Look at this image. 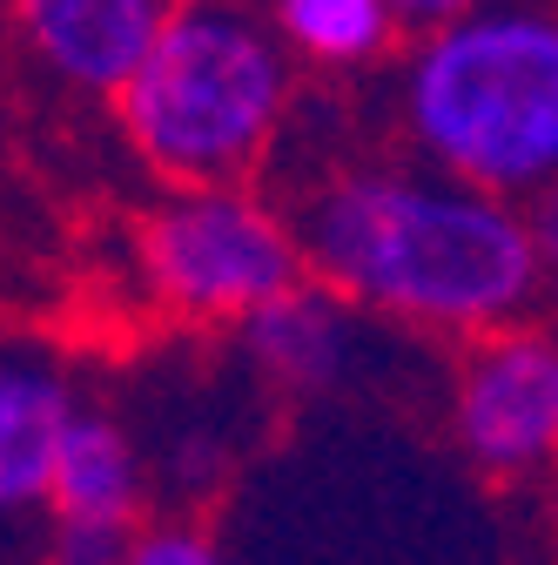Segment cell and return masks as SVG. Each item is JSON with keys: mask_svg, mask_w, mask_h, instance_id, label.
I'll return each instance as SVG.
<instances>
[{"mask_svg": "<svg viewBox=\"0 0 558 565\" xmlns=\"http://www.w3.org/2000/svg\"><path fill=\"white\" fill-rule=\"evenodd\" d=\"M276 209L297 236L303 276L397 330L471 343L532 317L545 297L518 202L464 189L425 162H343Z\"/></svg>", "mask_w": 558, "mask_h": 565, "instance_id": "1", "label": "cell"}, {"mask_svg": "<svg viewBox=\"0 0 558 565\" xmlns=\"http://www.w3.org/2000/svg\"><path fill=\"white\" fill-rule=\"evenodd\" d=\"M397 108L425 169L532 202L558 182V0H492L425 28Z\"/></svg>", "mask_w": 558, "mask_h": 565, "instance_id": "2", "label": "cell"}, {"mask_svg": "<svg viewBox=\"0 0 558 565\" xmlns=\"http://www.w3.org/2000/svg\"><path fill=\"white\" fill-rule=\"evenodd\" d=\"M121 135L169 189L249 182L297 108V61L262 0H175L115 95Z\"/></svg>", "mask_w": 558, "mask_h": 565, "instance_id": "3", "label": "cell"}, {"mask_svg": "<svg viewBox=\"0 0 558 565\" xmlns=\"http://www.w3.org/2000/svg\"><path fill=\"white\" fill-rule=\"evenodd\" d=\"M142 290L182 323H243L303 282L297 236L262 189H169L135 236Z\"/></svg>", "mask_w": 558, "mask_h": 565, "instance_id": "4", "label": "cell"}, {"mask_svg": "<svg viewBox=\"0 0 558 565\" xmlns=\"http://www.w3.org/2000/svg\"><path fill=\"white\" fill-rule=\"evenodd\" d=\"M451 445L484 478L558 471V323H505L464 343L451 371Z\"/></svg>", "mask_w": 558, "mask_h": 565, "instance_id": "5", "label": "cell"}, {"mask_svg": "<svg viewBox=\"0 0 558 565\" xmlns=\"http://www.w3.org/2000/svg\"><path fill=\"white\" fill-rule=\"evenodd\" d=\"M75 404L82 391L47 343L0 330V565H41L47 471Z\"/></svg>", "mask_w": 558, "mask_h": 565, "instance_id": "6", "label": "cell"}, {"mask_svg": "<svg viewBox=\"0 0 558 565\" xmlns=\"http://www.w3.org/2000/svg\"><path fill=\"white\" fill-rule=\"evenodd\" d=\"M236 343H243L249 377L269 384L276 397H343L371 364L377 323L357 303H343L336 290L303 276L297 290L249 310L236 323Z\"/></svg>", "mask_w": 558, "mask_h": 565, "instance_id": "7", "label": "cell"}, {"mask_svg": "<svg viewBox=\"0 0 558 565\" xmlns=\"http://www.w3.org/2000/svg\"><path fill=\"white\" fill-rule=\"evenodd\" d=\"M175 0H14L28 54L75 95H121Z\"/></svg>", "mask_w": 558, "mask_h": 565, "instance_id": "8", "label": "cell"}, {"mask_svg": "<svg viewBox=\"0 0 558 565\" xmlns=\"http://www.w3.org/2000/svg\"><path fill=\"white\" fill-rule=\"evenodd\" d=\"M149 465L135 445L128 417L108 404H75L54 445L47 471V525H82V532H142L149 525Z\"/></svg>", "mask_w": 558, "mask_h": 565, "instance_id": "9", "label": "cell"}, {"mask_svg": "<svg viewBox=\"0 0 558 565\" xmlns=\"http://www.w3.org/2000/svg\"><path fill=\"white\" fill-rule=\"evenodd\" d=\"M262 14L283 41V54L303 67H323V75L377 67L404 34L390 0H262Z\"/></svg>", "mask_w": 558, "mask_h": 565, "instance_id": "10", "label": "cell"}, {"mask_svg": "<svg viewBox=\"0 0 558 565\" xmlns=\"http://www.w3.org/2000/svg\"><path fill=\"white\" fill-rule=\"evenodd\" d=\"M128 565H229V552L208 539L195 519H162V525H142V532H135Z\"/></svg>", "mask_w": 558, "mask_h": 565, "instance_id": "11", "label": "cell"}, {"mask_svg": "<svg viewBox=\"0 0 558 565\" xmlns=\"http://www.w3.org/2000/svg\"><path fill=\"white\" fill-rule=\"evenodd\" d=\"M135 532H82V525H47L41 565H128Z\"/></svg>", "mask_w": 558, "mask_h": 565, "instance_id": "12", "label": "cell"}, {"mask_svg": "<svg viewBox=\"0 0 558 565\" xmlns=\"http://www.w3.org/2000/svg\"><path fill=\"white\" fill-rule=\"evenodd\" d=\"M525 236H532V263H538V290L558 297V182H545L532 202H518Z\"/></svg>", "mask_w": 558, "mask_h": 565, "instance_id": "13", "label": "cell"}, {"mask_svg": "<svg viewBox=\"0 0 558 565\" xmlns=\"http://www.w3.org/2000/svg\"><path fill=\"white\" fill-rule=\"evenodd\" d=\"M471 8H492V0H390L397 28H410V34L444 28V21H458V14H471Z\"/></svg>", "mask_w": 558, "mask_h": 565, "instance_id": "14", "label": "cell"}]
</instances>
